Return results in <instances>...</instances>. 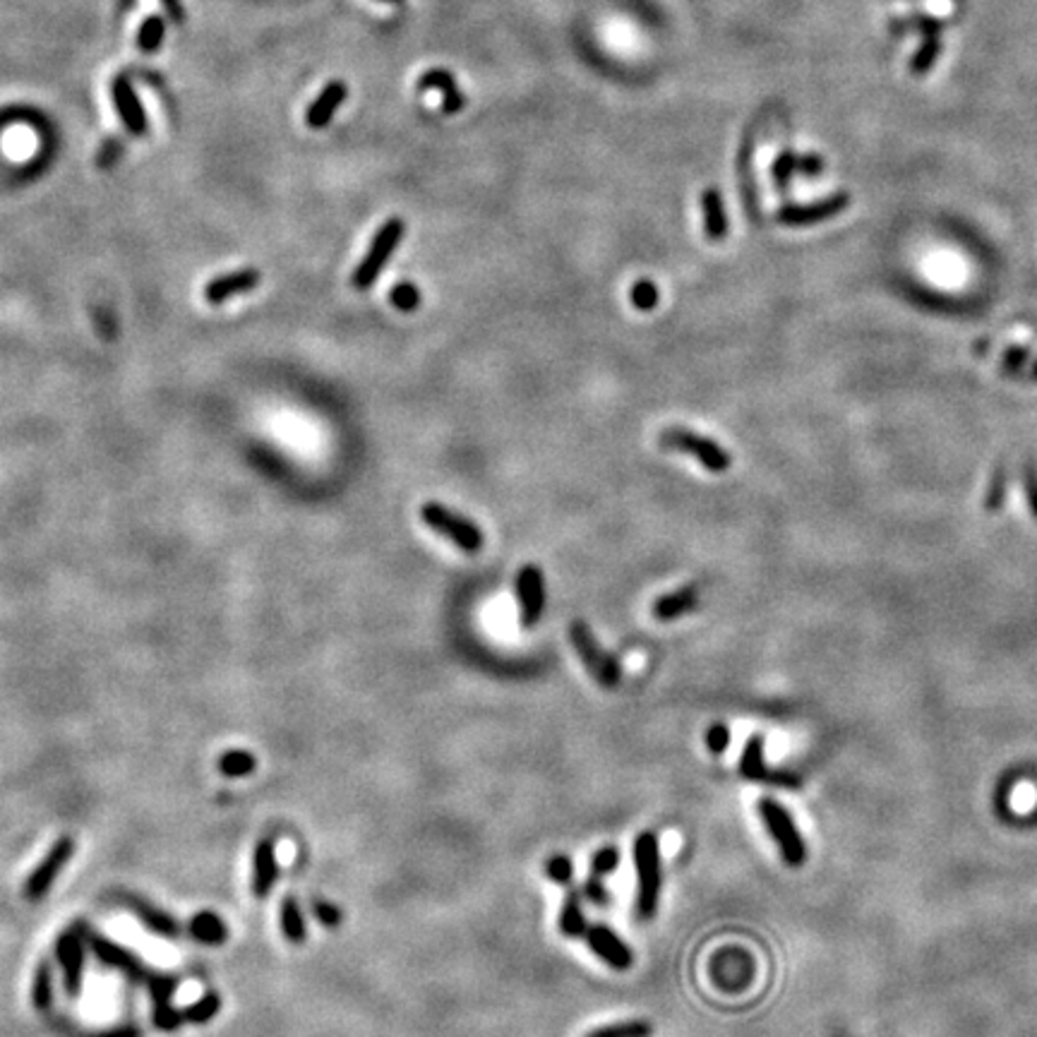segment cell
<instances>
[{
  "label": "cell",
  "instance_id": "cell-14",
  "mask_svg": "<svg viewBox=\"0 0 1037 1037\" xmlns=\"http://www.w3.org/2000/svg\"><path fill=\"white\" fill-rule=\"evenodd\" d=\"M111 101H114L115 111L121 115V121L128 128V132L135 135V137H145L149 130L147 114H145V106L139 101L137 91H135V87H132V82L125 75L114 77V82H111Z\"/></svg>",
  "mask_w": 1037,
  "mask_h": 1037
},
{
  "label": "cell",
  "instance_id": "cell-18",
  "mask_svg": "<svg viewBox=\"0 0 1037 1037\" xmlns=\"http://www.w3.org/2000/svg\"><path fill=\"white\" fill-rule=\"evenodd\" d=\"M262 281L260 270L255 267H246V270L231 271V274H221V277L212 279L205 287V301L212 305H221V302L231 301L236 295L250 294L253 288Z\"/></svg>",
  "mask_w": 1037,
  "mask_h": 1037
},
{
  "label": "cell",
  "instance_id": "cell-38",
  "mask_svg": "<svg viewBox=\"0 0 1037 1037\" xmlns=\"http://www.w3.org/2000/svg\"><path fill=\"white\" fill-rule=\"evenodd\" d=\"M1004 498H1006V466H996L994 475H992V481H989V488H987V495H985V509L987 512H999L1002 507H1004Z\"/></svg>",
  "mask_w": 1037,
  "mask_h": 1037
},
{
  "label": "cell",
  "instance_id": "cell-1",
  "mask_svg": "<svg viewBox=\"0 0 1037 1037\" xmlns=\"http://www.w3.org/2000/svg\"><path fill=\"white\" fill-rule=\"evenodd\" d=\"M634 872H637V896L634 910L641 923H651L658 915L663 889V858L661 841L654 831H641L632 845Z\"/></svg>",
  "mask_w": 1037,
  "mask_h": 1037
},
{
  "label": "cell",
  "instance_id": "cell-28",
  "mask_svg": "<svg viewBox=\"0 0 1037 1037\" xmlns=\"http://www.w3.org/2000/svg\"><path fill=\"white\" fill-rule=\"evenodd\" d=\"M654 1025L644 1018H632V1021L610 1023L603 1028L591 1030L586 1037H651Z\"/></svg>",
  "mask_w": 1037,
  "mask_h": 1037
},
{
  "label": "cell",
  "instance_id": "cell-17",
  "mask_svg": "<svg viewBox=\"0 0 1037 1037\" xmlns=\"http://www.w3.org/2000/svg\"><path fill=\"white\" fill-rule=\"evenodd\" d=\"M279 879V860H277V843L274 838H262L255 845L253 852V889L255 899H267Z\"/></svg>",
  "mask_w": 1037,
  "mask_h": 1037
},
{
  "label": "cell",
  "instance_id": "cell-30",
  "mask_svg": "<svg viewBox=\"0 0 1037 1037\" xmlns=\"http://www.w3.org/2000/svg\"><path fill=\"white\" fill-rule=\"evenodd\" d=\"M166 25L161 15H147L142 20V25L137 29V46L145 53H154L159 51L161 42H164Z\"/></svg>",
  "mask_w": 1037,
  "mask_h": 1037
},
{
  "label": "cell",
  "instance_id": "cell-25",
  "mask_svg": "<svg viewBox=\"0 0 1037 1037\" xmlns=\"http://www.w3.org/2000/svg\"><path fill=\"white\" fill-rule=\"evenodd\" d=\"M279 924H281V934L284 939L301 947L308 939V924L302 917L301 903L295 900V896H287L281 900V910H279Z\"/></svg>",
  "mask_w": 1037,
  "mask_h": 1037
},
{
  "label": "cell",
  "instance_id": "cell-8",
  "mask_svg": "<svg viewBox=\"0 0 1037 1037\" xmlns=\"http://www.w3.org/2000/svg\"><path fill=\"white\" fill-rule=\"evenodd\" d=\"M75 852V843L73 838H58L53 845H51V850L46 852V858L39 862V865L34 867V872L29 874V879H27L25 884V896L29 900H42L46 893H49V889L53 886V882H56V876L60 872H63V867L70 862V858H73Z\"/></svg>",
  "mask_w": 1037,
  "mask_h": 1037
},
{
  "label": "cell",
  "instance_id": "cell-4",
  "mask_svg": "<svg viewBox=\"0 0 1037 1037\" xmlns=\"http://www.w3.org/2000/svg\"><path fill=\"white\" fill-rule=\"evenodd\" d=\"M404 233H406V224H404V219L392 216V219L384 221L382 226L377 229L373 243H370V250L365 253V257L358 262L356 271H353L351 277L353 287L358 288V291H365V288H370L375 284L377 277H380V271L384 270V264L392 260L394 250H397V246L401 243Z\"/></svg>",
  "mask_w": 1037,
  "mask_h": 1037
},
{
  "label": "cell",
  "instance_id": "cell-42",
  "mask_svg": "<svg viewBox=\"0 0 1037 1037\" xmlns=\"http://www.w3.org/2000/svg\"><path fill=\"white\" fill-rule=\"evenodd\" d=\"M1023 491H1025V499L1033 516L1037 519V464L1035 461H1025L1023 464Z\"/></svg>",
  "mask_w": 1037,
  "mask_h": 1037
},
{
  "label": "cell",
  "instance_id": "cell-44",
  "mask_svg": "<svg viewBox=\"0 0 1037 1037\" xmlns=\"http://www.w3.org/2000/svg\"><path fill=\"white\" fill-rule=\"evenodd\" d=\"M121 152H123V142H118V139H108L106 145L101 147V152H98V166L101 169H108V166H114L118 159H121Z\"/></svg>",
  "mask_w": 1037,
  "mask_h": 1037
},
{
  "label": "cell",
  "instance_id": "cell-6",
  "mask_svg": "<svg viewBox=\"0 0 1037 1037\" xmlns=\"http://www.w3.org/2000/svg\"><path fill=\"white\" fill-rule=\"evenodd\" d=\"M661 444L665 450H675L695 457L703 468H709L711 474H723L733 464L730 454L720 447L719 442H713L711 437H703L699 433H692V430H685V428L663 430Z\"/></svg>",
  "mask_w": 1037,
  "mask_h": 1037
},
{
  "label": "cell",
  "instance_id": "cell-41",
  "mask_svg": "<svg viewBox=\"0 0 1037 1037\" xmlns=\"http://www.w3.org/2000/svg\"><path fill=\"white\" fill-rule=\"evenodd\" d=\"M706 747H709L711 754H726V750L730 747V727L726 726V723H711L709 730H706Z\"/></svg>",
  "mask_w": 1037,
  "mask_h": 1037
},
{
  "label": "cell",
  "instance_id": "cell-46",
  "mask_svg": "<svg viewBox=\"0 0 1037 1037\" xmlns=\"http://www.w3.org/2000/svg\"><path fill=\"white\" fill-rule=\"evenodd\" d=\"M142 1033H139L137 1028H132V1025H125V1028H118V1030H111V1033H104V1035H97V1037H139Z\"/></svg>",
  "mask_w": 1037,
  "mask_h": 1037
},
{
  "label": "cell",
  "instance_id": "cell-35",
  "mask_svg": "<svg viewBox=\"0 0 1037 1037\" xmlns=\"http://www.w3.org/2000/svg\"><path fill=\"white\" fill-rule=\"evenodd\" d=\"M1035 356L1030 353L1028 346L1013 343V346L1004 349V353H1002V370H1004L1006 377H1021L1023 370L1028 368V363Z\"/></svg>",
  "mask_w": 1037,
  "mask_h": 1037
},
{
  "label": "cell",
  "instance_id": "cell-9",
  "mask_svg": "<svg viewBox=\"0 0 1037 1037\" xmlns=\"http://www.w3.org/2000/svg\"><path fill=\"white\" fill-rule=\"evenodd\" d=\"M584 939H586L588 951L593 955H598L608 968H613V970L617 972H627L629 968L634 965V954H632V948H629L620 934L615 930H610L608 924H588Z\"/></svg>",
  "mask_w": 1037,
  "mask_h": 1037
},
{
  "label": "cell",
  "instance_id": "cell-13",
  "mask_svg": "<svg viewBox=\"0 0 1037 1037\" xmlns=\"http://www.w3.org/2000/svg\"><path fill=\"white\" fill-rule=\"evenodd\" d=\"M87 944H90V948L94 951V955H97L101 963L108 965V968H115L118 972H123L130 982H139V985L147 982L149 978L147 965L142 963L132 951H128V948L121 947V944H115V941H111L108 937H101V934H90V937H87Z\"/></svg>",
  "mask_w": 1037,
  "mask_h": 1037
},
{
  "label": "cell",
  "instance_id": "cell-12",
  "mask_svg": "<svg viewBox=\"0 0 1037 1037\" xmlns=\"http://www.w3.org/2000/svg\"><path fill=\"white\" fill-rule=\"evenodd\" d=\"M850 202H852V200H850V192L841 190V192L826 197V200H819L814 205L781 207L776 212V219L778 224H783V226H812V224L833 219V216H838L841 212H845L850 207Z\"/></svg>",
  "mask_w": 1037,
  "mask_h": 1037
},
{
  "label": "cell",
  "instance_id": "cell-34",
  "mask_svg": "<svg viewBox=\"0 0 1037 1037\" xmlns=\"http://www.w3.org/2000/svg\"><path fill=\"white\" fill-rule=\"evenodd\" d=\"M629 301H632V305H634L637 310L651 312L656 305H658V301H661V295H658V287H656L654 281H648V279H639V281H634V284H632V291H629Z\"/></svg>",
  "mask_w": 1037,
  "mask_h": 1037
},
{
  "label": "cell",
  "instance_id": "cell-10",
  "mask_svg": "<svg viewBox=\"0 0 1037 1037\" xmlns=\"http://www.w3.org/2000/svg\"><path fill=\"white\" fill-rule=\"evenodd\" d=\"M516 601L523 627H536L546 610V579L536 564H526L516 574Z\"/></svg>",
  "mask_w": 1037,
  "mask_h": 1037
},
{
  "label": "cell",
  "instance_id": "cell-37",
  "mask_svg": "<svg viewBox=\"0 0 1037 1037\" xmlns=\"http://www.w3.org/2000/svg\"><path fill=\"white\" fill-rule=\"evenodd\" d=\"M546 874H547V879H550L553 884H557V886H567V884H572V879H574L572 858H570V855H562V852H557V855H553V858H547Z\"/></svg>",
  "mask_w": 1037,
  "mask_h": 1037
},
{
  "label": "cell",
  "instance_id": "cell-20",
  "mask_svg": "<svg viewBox=\"0 0 1037 1037\" xmlns=\"http://www.w3.org/2000/svg\"><path fill=\"white\" fill-rule=\"evenodd\" d=\"M696 608H699V588L685 586L658 598L654 603V615L656 620L672 622L680 620L682 615L692 613Z\"/></svg>",
  "mask_w": 1037,
  "mask_h": 1037
},
{
  "label": "cell",
  "instance_id": "cell-43",
  "mask_svg": "<svg viewBox=\"0 0 1037 1037\" xmlns=\"http://www.w3.org/2000/svg\"><path fill=\"white\" fill-rule=\"evenodd\" d=\"M824 171V159L819 154H797V173L814 178Z\"/></svg>",
  "mask_w": 1037,
  "mask_h": 1037
},
{
  "label": "cell",
  "instance_id": "cell-19",
  "mask_svg": "<svg viewBox=\"0 0 1037 1037\" xmlns=\"http://www.w3.org/2000/svg\"><path fill=\"white\" fill-rule=\"evenodd\" d=\"M349 97V84L343 80H332L322 87L315 101H312L308 111H305V125L312 130H322L332 123L334 114L342 108V104Z\"/></svg>",
  "mask_w": 1037,
  "mask_h": 1037
},
{
  "label": "cell",
  "instance_id": "cell-22",
  "mask_svg": "<svg viewBox=\"0 0 1037 1037\" xmlns=\"http://www.w3.org/2000/svg\"><path fill=\"white\" fill-rule=\"evenodd\" d=\"M557 927H560V931H562L567 939H577V937H584V934H586L588 920L586 913H584V896H581V891L577 889L567 891L562 907H560V917H557Z\"/></svg>",
  "mask_w": 1037,
  "mask_h": 1037
},
{
  "label": "cell",
  "instance_id": "cell-39",
  "mask_svg": "<svg viewBox=\"0 0 1037 1037\" xmlns=\"http://www.w3.org/2000/svg\"><path fill=\"white\" fill-rule=\"evenodd\" d=\"M581 896L591 903V906L596 907H608L610 903H613V896H610V891H608V886L603 884V879L601 876H588L586 882L581 884Z\"/></svg>",
  "mask_w": 1037,
  "mask_h": 1037
},
{
  "label": "cell",
  "instance_id": "cell-47",
  "mask_svg": "<svg viewBox=\"0 0 1037 1037\" xmlns=\"http://www.w3.org/2000/svg\"><path fill=\"white\" fill-rule=\"evenodd\" d=\"M1021 377H1023V380H1035V382H1037V358L1030 360L1028 368L1023 370V375Z\"/></svg>",
  "mask_w": 1037,
  "mask_h": 1037
},
{
  "label": "cell",
  "instance_id": "cell-21",
  "mask_svg": "<svg viewBox=\"0 0 1037 1037\" xmlns=\"http://www.w3.org/2000/svg\"><path fill=\"white\" fill-rule=\"evenodd\" d=\"M130 910L135 915H137V920L145 927H147L149 931H154L156 937H164V939H173V937H178L180 934V924L176 917H171V915L166 913V910H161V907L152 906V903H147V900L142 899H130Z\"/></svg>",
  "mask_w": 1037,
  "mask_h": 1037
},
{
  "label": "cell",
  "instance_id": "cell-29",
  "mask_svg": "<svg viewBox=\"0 0 1037 1037\" xmlns=\"http://www.w3.org/2000/svg\"><path fill=\"white\" fill-rule=\"evenodd\" d=\"M221 1011V996L216 992H207L197 999L195 1004H190L188 1009H183V1021L192 1023V1025H205Z\"/></svg>",
  "mask_w": 1037,
  "mask_h": 1037
},
{
  "label": "cell",
  "instance_id": "cell-24",
  "mask_svg": "<svg viewBox=\"0 0 1037 1037\" xmlns=\"http://www.w3.org/2000/svg\"><path fill=\"white\" fill-rule=\"evenodd\" d=\"M190 937L195 941H200V944H205V947H221L224 941L229 939V927H226V923L221 920L219 915L216 913H209V910H202V913H197L192 920H190Z\"/></svg>",
  "mask_w": 1037,
  "mask_h": 1037
},
{
  "label": "cell",
  "instance_id": "cell-3",
  "mask_svg": "<svg viewBox=\"0 0 1037 1037\" xmlns=\"http://www.w3.org/2000/svg\"><path fill=\"white\" fill-rule=\"evenodd\" d=\"M570 641H572L574 651L584 663V668L591 672V678L596 680L598 685L610 689L617 687L622 680V665L613 654H608L603 646L598 644V639L593 637V632L586 622H572L570 625Z\"/></svg>",
  "mask_w": 1037,
  "mask_h": 1037
},
{
  "label": "cell",
  "instance_id": "cell-7",
  "mask_svg": "<svg viewBox=\"0 0 1037 1037\" xmlns=\"http://www.w3.org/2000/svg\"><path fill=\"white\" fill-rule=\"evenodd\" d=\"M84 941H87L84 924H73L56 941V958L60 963V970H63V985L70 996H77L82 989Z\"/></svg>",
  "mask_w": 1037,
  "mask_h": 1037
},
{
  "label": "cell",
  "instance_id": "cell-2",
  "mask_svg": "<svg viewBox=\"0 0 1037 1037\" xmlns=\"http://www.w3.org/2000/svg\"><path fill=\"white\" fill-rule=\"evenodd\" d=\"M759 817L766 826V831L771 833V838L776 841L778 850H781V858L788 867H802L807 860V845L802 841L800 831L795 826V819L788 809L774 797H761L759 800Z\"/></svg>",
  "mask_w": 1037,
  "mask_h": 1037
},
{
  "label": "cell",
  "instance_id": "cell-5",
  "mask_svg": "<svg viewBox=\"0 0 1037 1037\" xmlns=\"http://www.w3.org/2000/svg\"><path fill=\"white\" fill-rule=\"evenodd\" d=\"M420 519H423L425 526H430L435 533L444 536L464 553H478L483 543H485L483 531L471 519H466L464 515H459V512L440 505V502H428V505L420 507Z\"/></svg>",
  "mask_w": 1037,
  "mask_h": 1037
},
{
  "label": "cell",
  "instance_id": "cell-26",
  "mask_svg": "<svg viewBox=\"0 0 1037 1037\" xmlns=\"http://www.w3.org/2000/svg\"><path fill=\"white\" fill-rule=\"evenodd\" d=\"M32 1004L36 1011H49L53 1004V972L46 961L36 965L32 980Z\"/></svg>",
  "mask_w": 1037,
  "mask_h": 1037
},
{
  "label": "cell",
  "instance_id": "cell-15",
  "mask_svg": "<svg viewBox=\"0 0 1037 1037\" xmlns=\"http://www.w3.org/2000/svg\"><path fill=\"white\" fill-rule=\"evenodd\" d=\"M740 774H742L747 781H764V783H778V785H785V788H800V781L795 776H790V774H783V771H771V766H766V761H764V737L761 735H751L747 742H744V750H742V757H740Z\"/></svg>",
  "mask_w": 1037,
  "mask_h": 1037
},
{
  "label": "cell",
  "instance_id": "cell-31",
  "mask_svg": "<svg viewBox=\"0 0 1037 1037\" xmlns=\"http://www.w3.org/2000/svg\"><path fill=\"white\" fill-rule=\"evenodd\" d=\"M255 766H257V759H255L250 751H243V750L226 751V754H221V759H219V771L226 778L250 776V774L255 771Z\"/></svg>",
  "mask_w": 1037,
  "mask_h": 1037
},
{
  "label": "cell",
  "instance_id": "cell-48",
  "mask_svg": "<svg viewBox=\"0 0 1037 1037\" xmlns=\"http://www.w3.org/2000/svg\"><path fill=\"white\" fill-rule=\"evenodd\" d=\"M380 3H387V5H404L406 0H380Z\"/></svg>",
  "mask_w": 1037,
  "mask_h": 1037
},
{
  "label": "cell",
  "instance_id": "cell-16",
  "mask_svg": "<svg viewBox=\"0 0 1037 1037\" xmlns=\"http://www.w3.org/2000/svg\"><path fill=\"white\" fill-rule=\"evenodd\" d=\"M418 91H440L442 101L440 108L442 114H457L466 106V91L457 84V77L444 67H433V70H425L416 82Z\"/></svg>",
  "mask_w": 1037,
  "mask_h": 1037
},
{
  "label": "cell",
  "instance_id": "cell-11",
  "mask_svg": "<svg viewBox=\"0 0 1037 1037\" xmlns=\"http://www.w3.org/2000/svg\"><path fill=\"white\" fill-rule=\"evenodd\" d=\"M147 989L152 996V1021L159 1030H176L183 1023V1011L173 1006V994L178 989V980L166 972H149Z\"/></svg>",
  "mask_w": 1037,
  "mask_h": 1037
},
{
  "label": "cell",
  "instance_id": "cell-23",
  "mask_svg": "<svg viewBox=\"0 0 1037 1037\" xmlns=\"http://www.w3.org/2000/svg\"><path fill=\"white\" fill-rule=\"evenodd\" d=\"M703 231L709 240H723L727 236V216L719 188H706L702 195Z\"/></svg>",
  "mask_w": 1037,
  "mask_h": 1037
},
{
  "label": "cell",
  "instance_id": "cell-33",
  "mask_svg": "<svg viewBox=\"0 0 1037 1037\" xmlns=\"http://www.w3.org/2000/svg\"><path fill=\"white\" fill-rule=\"evenodd\" d=\"M795 173H797V154H795L792 149H783V152L776 156L774 166H771V178H774V185H776L778 192H785V190H788Z\"/></svg>",
  "mask_w": 1037,
  "mask_h": 1037
},
{
  "label": "cell",
  "instance_id": "cell-45",
  "mask_svg": "<svg viewBox=\"0 0 1037 1037\" xmlns=\"http://www.w3.org/2000/svg\"><path fill=\"white\" fill-rule=\"evenodd\" d=\"M161 5H164V12L169 15V20H171L173 25H183L185 10L180 5V0H161Z\"/></svg>",
  "mask_w": 1037,
  "mask_h": 1037
},
{
  "label": "cell",
  "instance_id": "cell-27",
  "mask_svg": "<svg viewBox=\"0 0 1037 1037\" xmlns=\"http://www.w3.org/2000/svg\"><path fill=\"white\" fill-rule=\"evenodd\" d=\"M941 46H944V43H941L939 32L923 34V46L917 49V53H915L913 60H910V73L913 75L930 73L931 66H934L937 58H939Z\"/></svg>",
  "mask_w": 1037,
  "mask_h": 1037
},
{
  "label": "cell",
  "instance_id": "cell-40",
  "mask_svg": "<svg viewBox=\"0 0 1037 1037\" xmlns=\"http://www.w3.org/2000/svg\"><path fill=\"white\" fill-rule=\"evenodd\" d=\"M312 915H315L318 923L322 924V927H327V930H336V927L342 924V910H339L334 903H329V900L322 899L312 900Z\"/></svg>",
  "mask_w": 1037,
  "mask_h": 1037
},
{
  "label": "cell",
  "instance_id": "cell-32",
  "mask_svg": "<svg viewBox=\"0 0 1037 1037\" xmlns=\"http://www.w3.org/2000/svg\"><path fill=\"white\" fill-rule=\"evenodd\" d=\"M620 860H622V852L617 845H603V848H598L596 852L591 855L588 869H591V874H593V876H601V879H605V876H610L613 872H617Z\"/></svg>",
  "mask_w": 1037,
  "mask_h": 1037
},
{
  "label": "cell",
  "instance_id": "cell-36",
  "mask_svg": "<svg viewBox=\"0 0 1037 1037\" xmlns=\"http://www.w3.org/2000/svg\"><path fill=\"white\" fill-rule=\"evenodd\" d=\"M389 301H392V305L397 310L413 312L418 310L423 295H420L416 284H411V281H399V284H394L392 294H389Z\"/></svg>",
  "mask_w": 1037,
  "mask_h": 1037
}]
</instances>
